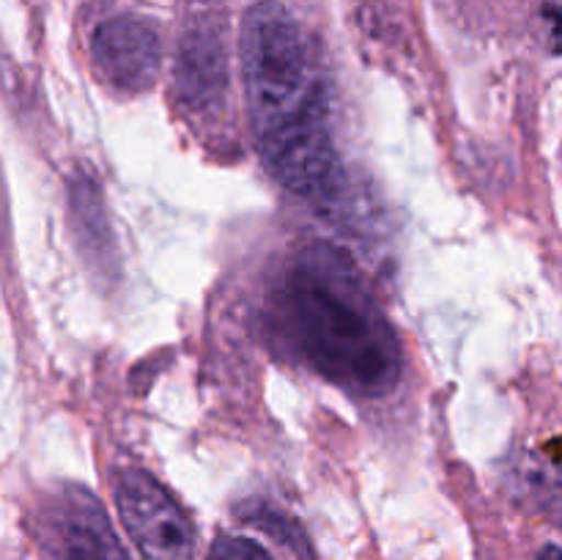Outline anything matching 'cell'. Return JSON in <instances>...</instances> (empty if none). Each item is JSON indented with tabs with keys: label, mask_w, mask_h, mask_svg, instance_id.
Returning a JSON list of instances; mask_svg holds the SVG:
<instances>
[{
	"label": "cell",
	"mask_w": 562,
	"mask_h": 560,
	"mask_svg": "<svg viewBox=\"0 0 562 560\" xmlns=\"http://www.w3.org/2000/svg\"><path fill=\"white\" fill-rule=\"evenodd\" d=\"M241 80L258 152L291 192L316 198L338 187L340 163L322 82L300 22L278 0L250 5L239 31Z\"/></svg>",
	"instance_id": "obj_1"
},
{
	"label": "cell",
	"mask_w": 562,
	"mask_h": 560,
	"mask_svg": "<svg viewBox=\"0 0 562 560\" xmlns=\"http://www.w3.org/2000/svg\"><path fill=\"white\" fill-rule=\"evenodd\" d=\"M272 313L285 344L329 382L357 393H384L398 382L395 333L349 258L335 247H307L285 269Z\"/></svg>",
	"instance_id": "obj_2"
},
{
	"label": "cell",
	"mask_w": 562,
	"mask_h": 560,
	"mask_svg": "<svg viewBox=\"0 0 562 560\" xmlns=\"http://www.w3.org/2000/svg\"><path fill=\"white\" fill-rule=\"evenodd\" d=\"M115 505L126 533L146 560H192L195 533L168 489L143 470H124Z\"/></svg>",
	"instance_id": "obj_3"
},
{
	"label": "cell",
	"mask_w": 562,
	"mask_h": 560,
	"mask_svg": "<svg viewBox=\"0 0 562 560\" xmlns=\"http://www.w3.org/2000/svg\"><path fill=\"white\" fill-rule=\"evenodd\" d=\"M93 66L110 86L140 93L154 86L162 64V44L148 20L113 16L102 22L91 42Z\"/></svg>",
	"instance_id": "obj_4"
},
{
	"label": "cell",
	"mask_w": 562,
	"mask_h": 560,
	"mask_svg": "<svg viewBox=\"0 0 562 560\" xmlns=\"http://www.w3.org/2000/svg\"><path fill=\"white\" fill-rule=\"evenodd\" d=\"M176 82L187 108L198 113L223 104L228 88V64H225L223 25L214 16L198 14L187 22L179 44Z\"/></svg>",
	"instance_id": "obj_5"
},
{
	"label": "cell",
	"mask_w": 562,
	"mask_h": 560,
	"mask_svg": "<svg viewBox=\"0 0 562 560\" xmlns=\"http://www.w3.org/2000/svg\"><path fill=\"white\" fill-rule=\"evenodd\" d=\"M58 538L64 560H130L102 505L80 489H71L64 497L58 511Z\"/></svg>",
	"instance_id": "obj_6"
},
{
	"label": "cell",
	"mask_w": 562,
	"mask_h": 560,
	"mask_svg": "<svg viewBox=\"0 0 562 560\" xmlns=\"http://www.w3.org/2000/svg\"><path fill=\"white\" fill-rule=\"evenodd\" d=\"M71 212H75L77 231H80V239L86 242L88 256H104L110 231L108 223H104L102 201H99L97 187L91 184V179H80L71 187Z\"/></svg>",
	"instance_id": "obj_7"
},
{
	"label": "cell",
	"mask_w": 562,
	"mask_h": 560,
	"mask_svg": "<svg viewBox=\"0 0 562 560\" xmlns=\"http://www.w3.org/2000/svg\"><path fill=\"white\" fill-rule=\"evenodd\" d=\"M209 560H274L261 544L250 541V538L239 536H220L212 544Z\"/></svg>",
	"instance_id": "obj_8"
},
{
	"label": "cell",
	"mask_w": 562,
	"mask_h": 560,
	"mask_svg": "<svg viewBox=\"0 0 562 560\" xmlns=\"http://www.w3.org/2000/svg\"><path fill=\"white\" fill-rule=\"evenodd\" d=\"M536 560H562V549L560 547H552V544H549V547H543L541 552H538Z\"/></svg>",
	"instance_id": "obj_9"
}]
</instances>
